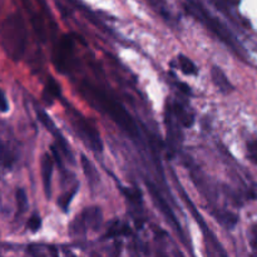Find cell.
I'll return each instance as SVG.
<instances>
[{"instance_id": "obj_17", "label": "cell", "mask_w": 257, "mask_h": 257, "mask_svg": "<svg viewBox=\"0 0 257 257\" xmlns=\"http://www.w3.org/2000/svg\"><path fill=\"white\" fill-rule=\"evenodd\" d=\"M77 192H78V185H75L73 186V188H70L69 191L63 193V195L58 198V206H59L60 210H62L63 212H68L70 202L73 201V197L77 195Z\"/></svg>"}, {"instance_id": "obj_18", "label": "cell", "mask_w": 257, "mask_h": 257, "mask_svg": "<svg viewBox=\"0 0 257 257\" xmlns=\"http://www.w3.org/2000/svg\"><path fill=\"white\" fill-rule=\"evenodd\" d=\"M15 201H17L18 215H23L27 212L28 207H29V201H28V196L24 188H18L15 192Z\"/></svg>"}, {"instance_id": "obj_5", "label": "cell", "mask_w": 257, "mask_h": 257, "mask_svg": "<svg viewBox=\"0 0 257 257\" xmlns=\"http://www.w3.org/2000/svg\"><path fill=\"white\" fill-rule=\"evenodd\" d=\"M188 12H190L193 17L197 18L201 23H203V24H205L206 27H207L208 29L213 33V34L217 35V37L220 38L223 43L228 44L230 47L235 48L236 42H235V39L232 38V34H231L227 29H226L225 25H223L222 23L218 22V20L215 19L213 17H211V15L208 14L205 9H202V7L191 3V4L188 5Z\"/></svg>"}, {"instance_id": "obj_21", "label": "cell", "mask_w": 257, "mask_h": 257, "mask_svg": "<svg viewBox=\"0 0 257 257\" xmlns=\"http://www.w3.org/2000/svg\"><path fill=\"white\" fill-rule=\"evenodd\" d=\"M27 226L32 232H38L40 227H42V218H40V216L38 213H33L29 220H28Z\"/></svg>"}, {"instance_id": "obj_11", "label": "cell", "mask_w": 257, "mask_h": 257, "mask_svg": "<svg viewBox=\"0 0 257 257\" xmlns=\"http://www.w3.org/2000/svg\"><path fill=\"white\" fill-rule=\"evenodd\" d=\"M80 163H82L83 172H84L85 177H87L88 183L90 185V187L94 188L99 183V173H98L97 168L94 167V165L84 155H82V157H80Z\"/></svg>"}, {"instance_id": "obj_1", "label": "cell", "mask_w": 257, "mask_h": 257, "mask_svg": "<svg viewBox=\"0 0 257 257\" xmlns=\"http://www.w3.org/2000/svg\"><path fill=\"white\" fill-rule=\"evenodd\" d=\"M80 89H82L83 95L87 98L88 102H90L93 105H95L98 109L104 112L105 114H107L115 124L119 125L130 137L138 138L140 131H138L137 124H136V122L133 120V118L131 117L130 113L127 112V109H125L118 100L109 97L107 93L95 88L94 85H92L90 83L83 82Z\"/></svg>"}, {"instance_id": "obj_8", "label": "cell", "mask_w": 257, "mask_h": 257, "mask_svg": "<svg viewBox=\"0 0 257 257\" xmlns=\"http://www.w3.org/2000/svg\"><path fill=\"white\" fill-rule=\"evenodd\" d=\"M178 190H180L181 192H182L183 200H185V202L187 203L188 210H190L191 212H192V215L195 216V220L197 221V223H198V225H200V227L202 228L203 235H205V237L207 238V240H210V247L216 248V250H217V252H220V251H221V252H222V253H225L222 250H221L220 243H218V241L215 238V236H213V233L211 232V231L207 228V225H206L205 220H203V218H202V216H201V213H198V211L196 210V207H195V205H193V203H192V201L188 200L187 195H186L185 191L182 190V186L178 185Z\"/></svg>"}, {"instance_id": "obj_19", "label": "cell", "mask_w": 257, "mask_h": 257, "mask_svg": "<svg viewBox=\"0 0 257 257\" xmlns=\"http://www.w3.org/2000/svg\"><path fill=\"white\" fill-rule=\"evenodd\" d=\"M119 190L124 193V196L127 197V200L130 201L132 205H140L142 202V197H141V192L137 188H124L122 186H119Z\"/></svg>"}, {"instance_id": "obj_15", "label": "cell", "mask_w": 257, "mask_h": 257, "mask_svg": "<svg viewBox=\"0 0 257 257\" xmlns=\"http://www.w3.org/2000/svg\"><path fill=\"white\" fill-rule=\"evenodd\" d=\"M213 216H215L216 220L221 223L222 226L227 228H232L233 226L237 223L238 218L235 213L230 212V211H226V210H217L213 212Z\"/></svg>"}, {"instance_id": "obj_10", "label": "cell", "mask_w": 257, "mask_h": 257, "mask_svg": "<svg viewBox=\"0 0 257 257\" xmlns=\"http://www.w3.org/2000/svg\"><path fill=\"white\" fill-rule=\"evenodd\" d=\"M211 78H212L213 84L217 87V89L220 90L221 93L228 94L230 92H232V84H231L228 78L226 77L225 72H223L220 67H217V65L212 67V69H211Z\"/></svg>"}, {"instance_id": "obj_12", "label": "cell", "mask_w": 257, "mask_h": 257, "mask_svg": "<svg viewBox=\"0 0 257 257\" xmlns=\"http://www.w3.org/2000/svg\"><path fill=\"white\" fill-rule=\"evenodd\" d=\"M60 93H62V89H60V85L58 84L57 80L53 79V78H48L44 90H43V99L52 104L54 99L60 97Z\"/></svg>"}, {"instance_id": "obj_6", "label": "cell", "mask_w": 257, "mask_h": 257, "mask_svg": "<svg viewBox=\"0 0 257 257\" xmlns=\"http://www.w3.org/2000/svg\"><path fill=\"white\" fill-rule=\"evenodd\" d=\"M35 112H37L38 119H39L40 122L43 123V125H44V127L47 128V130L53 135V137H54V140H55V146L58 147V150H59L60 152L65 156V158H67L68 161H70L72 163H74V158H73V153H72V151H70L69 143L67 142V140H65L64 136L62 135V132L58 130L57 125H55L54 122L52 120V118L47 114V112H45V110L40 109V108H38V107H35Z\"/></svg>"}, {"instance_id": "obj_4", "label": "cell", "mask_w": 257, "mask_h": 257, "mask_svg": "<svg viewBox=\"0 0 257 257\" xmlns=\"http://www.w3.org/2000/svg\"><path fill=\"white\" fill-rule=\"evenodd\" d=\"M103 213L102 210L97 206L87 207L79 215L75 216L74 220L69 225V235L72 237L85 235L88 231L97 232L102 227Z\"/></svg>"}, {"instance_id": "obj_13", "label": "cell", "mask_w": 257, "mask_h": 257, "mask_svg": "<svg viewBox=\"0 0 257 257\" xmlns=\"http://www.w3.org/2000/svg\"><path fill=\"white\" fill-rule=\"evenodd\" d=\"M172 110L175 117H177L178 123H180L181 125H183L185 128L192 127L193 123H195V117H193V114L187 112V110H186L182 105L178 104V103H175V105L172 107Z\"/></svg>"}, {"instance_id": "obj_16", "label": "cell", "mask_w": 257, "mask_h": 257, "mask_svg": "<svg viewBox=\"0 0 257 257\" xmlns=\"http://www.w3.org/2000/svg\"><path fill=\"white\" fill-rule=\"evenodd\" d=\"M177 60H178V68H180V69L182 70L183 74H186V75H196L198 73L197 67H196L195 63H193L192 60L190 59V58L186 57V55L180 54V55H178Z\"/></svg>"}, {"instance_id": "obj_14", "label": "cell", "mask_w": 257, "mask_h": 257, "mask_svg": "<svg viewBox=\"0 0 257 257\" xmlns=\"http://www.w3.org/2000/svg\"><path fill=\"white\" fill-rule=\"evenodd\" d=\"M15 160H17V157H15L12 148L0 140V167L12 168L15 163Z\"/></svg>"}, {"instance_id": "obj_20", "label": "cell", "mask_w": 257, "mask_h": 257, "mask_svg": "<svg viewBox=\"0 0 257 257\" xmlns=\"http://www.w3.org/2000/svg\"><path fill=\"white\" fill-rule=\"evenodd\" d=\"M128 232H130V227L127 225L119 222V221H114V225L110 226L107 232V236H120L125 235Z\"/></svg>"}, {"instance_id": "obj_23", "label": "cell", "mask_w": 257, "mask_h": 257, "mask_svg": "<svg viewBox=\"0 0 257 257\" xmlns=\"http://www.w3.org/2000/svg\"><path fill=\"white\" fill-rule=\"evenodd\" d=\"M8 110H9V102H8L5 93L0 89V112L7 113Z\"/></svg>"}, {"instance_id": "obj_24", "label": "cell", "mask_w": 257, "mask_h": 257, "mask_svg": "<svg viewBox=\"0 0 257 257\" xmlns=\"http://www.w3.org/2000/svg\"><path fill=\"white\" fill-rule=\"evenodd\" d=\"M251 246H252L253 250H257V233L255 236H253L252 241H251Z\"/></svg>"}, {"instance_id": "obj_9", "label": "cell", "mask_w": 257, "mask_h": 257, "mask_svg": "<svg viewBox=\"0 0 257 257\" xmlns=\"http://www.w3.org/2000/svg\"><path fill=\"white\" fill-rule=\"evenodd\" d=\"M53 168H54V161L53 156L44 153L40 160V173H42L43 187L47 198L52 196V178H53Z\"/></svg>"}, {"instance_id": "obj_3", "label": "cell", "mask_w": 257, "mask_h": 257, "mask_svg": "<svg viewBox=\"0 0 257 257\" xmlns=\"http://www.w3.org/2000/svg\"><path fill=\"white\" fill-rule=\"evenodd\" d=\"M68 110H69V120L73 125V130L75 131L78 136H79L80 140L90 148L94 152H102L103 151V143L100 140L99 132L95 130L94 125L89 122V120L85 119L80 113H78L77 110L73 109L72 105H67Z\"/></svg>"}, {"instance_id": "obj_7", "label": "cell", "mask_w": 257, "mask_h": 257, "mask_svg": "<svg viewBox=\"0 0 257 257\" xmlns=\"http://www.w3.org/2000/svg\"><path fill=\"white\" fill-rule=\"evenodd\" d=\"M147 188H148V191H150L151 196H152L153 201H155L156 206L158 207V210H160L161 212L163 213V216L167 218V221L171 223V225L173 226V228H175V230L177 231V232L180 233L181 236H182V231H181L180 223H178V221H177V218H176L175 213H173L172 210L170 208V205L167 203V201H166L165 198L161 196L160 191L156 188V186L153 185V183L147 182Z\"/></svg>"}, {"instance_id": "obj_22", "label": "cell", "mask_w": 257, "mask_h": 257, "mask_svg": "<svg viewBox=\"0 0 257 257\" xmlns=\"http://www.w3.org/2000/svg\"><path fill=\"white\" fill-rule=\"evenodd\" d=\"M247 152H248V157L250 160L252 161L255 165H257V141H250L247 143Z\"/></svg>"}, {"instance_id": "obj_2", "label": "cell", "mask_w": 257, "mask_h": 257, "mask_svg": "<svg viewBox=\"0 0 257 257\" xmlns=\"http://www.w3.org/2000/svg\"><path fill=\"white\" fill-rule=\"evenodd\" d=\"M0 43L10 59L15 62L22 59L27 49L28 29L19 13L10 14L3 22L0 29Z\"/></svg>"}]
</instances>
